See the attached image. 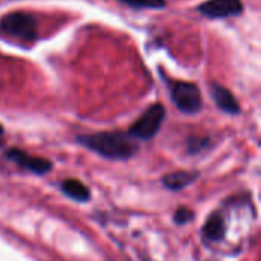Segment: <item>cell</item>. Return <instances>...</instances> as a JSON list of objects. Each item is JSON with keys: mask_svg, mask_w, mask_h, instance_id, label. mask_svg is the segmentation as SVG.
<instances>
[{"mask_svg": "<svg viewBox=\"0 0 261 261\" xmlns=\"http://www.w3.org/2000/svg\"><path fill=\"white\" fill-rule=\"evenodd\" d=\"M2 136H3V127L0 125V138H2Z\"/></svg>", "mask_w": 261, "mask_h": 261, "instance_id": "4fadbf2b", "label": "cell"}, {"mask_svg": "<svg viewBox=\"0 0 261 261\" xmlns=\"http://www.w3.org/2000/svg\"><path fill=\"white\" fill-rule=\"evenodd\" d=\"M225 232H226V225H225V219L222 214L214 213L208 217V220L205 222V226L202 229V234L205 237V240L211 242V243H219L225 239Z\"/></svg>", "mask_w": 261, "mask_h": 261, "instance_id": "ba28073f", "label": "cell"}, {"mask_svg": "<svg viewBox=\"0 0 261 261\" xmlns=\"http://www.w3.org/2000/svg\"><path fill=\"white\" fill-rule=\"evenodd\" d=\"M199 177V173L193 171H176V173H171V174H167L164 179H162V184L167 190H171V191H180L187 187H190L191 184L196 182V179Z\"/></svg>", "mask_w": 261, "mask_h": 261, "instance_id": "9c48e42d", "label": "cell"}, {"mask_svg": "<svg viewBox=\"0 0 261 261\" xmlns=\"http://www.w3.org/2000/svg\"><path fill=\"white\" fill-rule=\"evenodd\" d=\"M0 29L18 40L32 41L37 38V23L32 15L26 12H12L2 18Z\"/></svg>", "mask_w": 261, "mask_h": 261, "instance_id": "3957f363", "label": "cell"}, {"mask_svg": "<svg viewBox=\"0 0 261 261\" xmlns=\"http://www.w3.org/2000/svg\"><path fill=\"white\" fill-rule=\"evenodd\" d=\"M199 11L210 18H223L239 15L243 5L242 0H208L199 6Z\"/></svg>", "mask_w": 261, "mask_h": 261, "instance_id": "8992f818", "label": "cell"}, {"mask_svg": "<svg viewBox=\"0 0 261 261\" xmlns=\"http://www.w3.org/2000/svg\"><path fill=\"white\" fill-rule=\"evenodd\" d=\"M164 119H165L164 106L162 104H153L135 121V124L128 130V135L133 139L148 141V139L156 136Z\"/></svg>", "mask_w": 261, "mask_h": 261, "instance_id": "7a4b0ae2", "label": "cell"}, {"mask_svg": "<svg viewBox=\"0 0 261 261\" xmlns=\"http://www.w3.org/2000/svg\"><path fill=\"white\" fill-rule=\"evenodd\" d=\"M171 99L176 107L188 115H194L202 109V96L197 86L185 81H176L170 86Z\"/></svg>", "mask_w": 261, "mask_h": 261, "instance_id": "277c9868", "label": "cell"}, {"mask_svg": "<svg viewBox=\"0 0 261 261\" xmlns=\"http://www.w3.org/2000/svg\"><path fill=\"white\" fill-rule=\"evenodd\" d=\"M144 261H151V260H148V258H144Z\"/></svg>", "mask_w": 261, "mask_h": 261, "instance_id": "5bb4252c", "label": "cell"}, {"mask_svg": "<svg viewBox=\"0 0 261 261\" xmlns=\"http://www.w3.org/2000/svg\"><path fill=\"white\" fill-rule=\"evenodd\" d=\"M210 89H211V96L214 98L216 104L223 112H226L229 115H237L240 112V106H239L237 99L234 98V95L228 89H225V87H222V86H219L216 83L211 84Z\"/></svg>", "mask_w": 261, "mask_h": 261, "instance_id": "52a82bcc", "label": "cell"}, {"mask_svg": "<svg viewBox=\"0 0 261 261\" xmlns=\"http://www.w3.org/2000/svg\"><path fill=\"white\" fill-rule=\"evenodd\" d=\"M76 141L86 148L112 161H125L139 151L136 141L122 132H101L92 135H81Z\"/></svg>", "mask_w": 261, "mask_h": 261, "instance_id": "6da1fadb", "label": "cell"}, {"mask_svg": "<svg viewBox=\"0 0 261 261\" xmlns=\"http://www.w3.org/2000/svg\"><path fill=\"white\" fill-rule=\"evenodd\" d=\"M6 158L9 161H12L14 164H17L18 167H21L34 174H38V176H43L52 170L50 161H47L44 158H38V156H31L18 148H9L6 151Z\"/></svg>", "mask_w": 261, "mask_h": 261, "instance_id": "5b68a950", "label": "cell"}, {"mask_svg": "<svg viewBox=\"0 0 261 261\" xmlns=\"http://www.w3.org/2000/svg\"><path fill=\"white\" fill-rule=\"evenodd\" d=\"M122 3H127L133 8H151L159 9L165 6V0H119Z\"/></svg>", "mask_w": 261, "mask_h": 261, "instance_id": "8fae6325", "label": "cell"}, {"mask_svg": "<svg viewBox=\"0 0 261 261\" xmlns=\"http://www.w3.org/2000/svg\"><path fill=\"white\" fill-rule=\"evenodd\" d=\"M60 187H61V191H63L67 197H70V199H73V200H76V202H87V200L90 199V191H89V188H87L83 182H80V180H76V179L63 180Z\"/></svg>", "mask_w": 261, "mask_h": 261, "instance_id": "30bf717a", "label": "cell"}, {"mask_svg": "<svg viewBox=\"0 0 261 261\" xmlns=\"http://www.w3.org/2000/svg\"><path fill=\"white\" fill-rule=\"evenodd\" d=\"M191 220H194V213L191 211V210H188V208H179L177 211H176V214H174V222L177 223V225H187L188 222H191Z\"/></svg>", "mask_w": 261, "mask_h": 261, "instance_id": "7c38bea8", "label": "cell"}]
</instances>
